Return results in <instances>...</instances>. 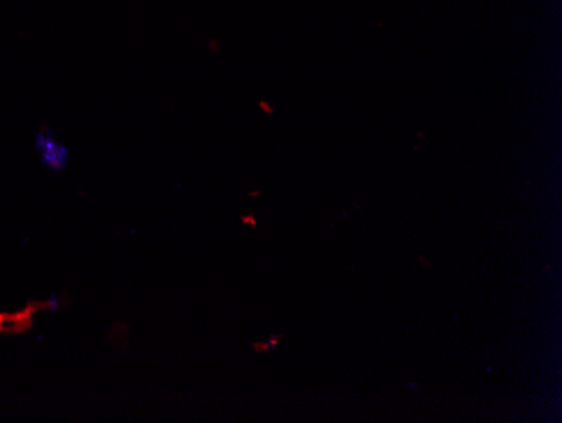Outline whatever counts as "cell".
Instances as JSON below:
<instances>
[{"label": "cell", "instance_id": "cell-1", "mask_svg": "<svg viewBox=\"0 0 562 423\" xmlns=\"http://www.w3.org/2000/svg\"><path fill=\"white\" fill-rule=\"evenodd\" d=\"M252 349L255 352L260 353V355H265V353H270L271 346L268 341H265V343H261V341H255V343L251 344Z\"/></svg>", "mask_w": 562, "mask_h": 423}, {"label": "cell", "instance_id": "cell-2", "mask_svg": "<svg viewBox=\"0 0 562 423\" xmlns=\"http://www.w3.org/2000/svg\"><path fill=\"white\" fill-rule=\"evenodd\" d=\"M241 223L246 226H251V229H257L258 220L255 214H245V216H241Z\"/></svg>", "mask_w": 562, "mask_h": 423}, {"label": "cell", "instance_id": "cell-3", "mask_svg": "<svg viewBox=\"0 0 562 423\" xmlns=\"http://www.w3.org/2000/svg\"><path fill=\"white\" fill-rule=\"evenodd\" d=\"M281 339H283V336H281V334H271L270 339H268L271 349H273V347L277 346V344L280 343Z\"/></svg>", "mask_w": 562, "mask_h": 423}, {"label": "cell", "instance_id": "cell-4", "mask_svg": "<svg viewBox=\"0 0 562 423\" xmlns=\"http://www.w3.org/2000/svg\"><path fill=\"white\" fill-rule=\"evenodd\" d=\"M261 109H265V112L271 113L273 110H271V107H268L267 103L261 102L260 103Z\"/></svg>", "mask_w": 562, "mask_h": 423}]
</instances>
